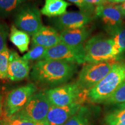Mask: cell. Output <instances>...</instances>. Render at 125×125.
I'll return each instance as SVG.
<instances>
[{"label":"cell","mask_w":125,"mask_h":125,"mask_svg":"<svg viewBox=\"0 0 125 125\" xmlns=\"http://www.w3.org/2000/svg\"><path fill=\"white\" fill-rule=\"evenodd\" d=\"M109 2L114 3V4H118V3H122L124 2L125 0H108Z\"/></svg>","instance_id":"cell-30"},{"label":"cell","mask_w":125,"mask_h":125,"mask_svg":"<svg viewBox=\"0 0 125 125\" xmlns=\"http://www.w3.org/2000/svg\"><path fill=\"white\" fill-rule=\"evenodd\" d=\"M115 42L117 49L122 54L125 52V24L107 30Z\"/></svg>","instance_id":"cell-18"},{"label":"cell","mask_w":125,"mask_h":125,"mask_svg":"<svg viewBox=\"0 0 125 125\" xmlns=\"http://www.w3.org/2000/svg\"><path fill=\"white\" fill-rule=\"evenodd\" d=\"M107 125H125V123H121V122H114L108 123Z\"/></svg>","instance_id":"cell-32"},{"label":"cell","mask_w":125,"mask_h":125,"mask_svg":"<svg viewBox=\"0 0 125 125\" xmlns=\"http://www.w3.org/2000/svg\"><path fill=\"white\" fill-rule=\"evenodd\" d=\"M91 32L92 29L87 26L64 30L60 33L61 42L72 46H82L84 42L89 37Z\"/></svg>","instance_id":"cell-15"},{"label":"cell","mask_w":125,"mask_h":125,"mask_svg":"<svg viewBox=\"0 0 125 125\" xmlns=\"http://www.w3.org/2000/svg\"><path fill=\"white\" fill-rule=\"evenodd\" d=\"M45 93L52 105L65 107L75 103L82 104L87 98V92L75 82L49 89Z\"/></svg>","instance_id":"cell-4"},{"label":"cell","mask_w":125,"mask_h":125,"mask_svg":"<svg viewBox=\"0 0 125 125\" xmlns=\"http://www.w3.org/2000/svg\"><path fill=\"white\" fill-rule=\"evenodd\" d=\"M41 10L32 5H24L16 12L15 26L32 36L43 27Z\"/></svg>","instance_id":"cell-7"},{"label":"cell","mask_w":125,"mask_h":125,"mask_svg":"<svg viewBox=\"0 0 125 125\" xmlns=\"http://www.w3.org/2000/svg\"><path fill=\"white\" fill-rule=\"evenodd\" d=\"M32 46L40 45L46 49L51 48L61 42L60 33L50 26H43L32 36Z\"/></svg>","instance_id":"cell-14"},{"label":"cell","mask_w":125,"mask_h":125,"mask_svg":"<svg viewBox=\"0 0 125 125\" xmlns=\"http://www.w3.org/2000/svg\"><path fill=\"white\" fill-rule=\"evenodd\" d=\"M2 113V97L0 95V117Z\"/></svg>","instance_id":"cell-31"},{"label":"cell","mask_w":125,"mask_h":125,"mask_svg":"<svg viewBox=\"0 0 125 125\" xmlns=\"http://www.w3.org/2000/svg\"><path fill=\"white\" fill-rule=\"evenodd\" d=\"M37 90L35 84L30 83L9 92L6 97L4 104L5 118H10L21 110Z\"/></svg>","instance_id":"cell-9"},{"label":"cell","mask_w":125,"mask_h":125,"mask_svg":"<svg viewBox=\"0 0 125 125\" xmlns=\"http://www.w3.org/2000/svg\"><path fill=\"white\" fill-rule=\"evenodd\" d=\"M8 35V29L6 25L0 23V52L7 48V40Z\"/></svg>","instance_id":"cell-27"},{"label":"cell","mask_w":125,"mask_h":125,"mask_svg":"<svg viewBox=\"0 0 125 125\" xmlns=\"http://www.w3.org/2000/svg\"><path fill=\"white\" fill-rule=\"evenodd\" d=\"M70 5L64 0H45L41 13L49 18H57L65 13Z\"/></svg>","instance_id":"cell-16"},{"label":"cell","mask_w":125,"mask_h":125,"mask_svg":"<svg viewBox=\"0 0 125 125\" xmlns=\"http://www.w3.org/2000/svg\"><path fill=\"white\" fill-rule=\"evenodd\" d=\"M44 60L64 61L76 64H81L86 62L85 48L83 45L72 46L60 42L52 48L46 49L40 60Z\"/></svg>","instance_id":"cell-8"},{"label":"cell","mask_w":125,"mask_h":125,"mask_svg":"<svg viewBox=\"0 0 125 125\" xmlns=\"http://www.w3.org/2000/svg\"><path fill=\"white\" fill-rule=\"evenodd\" d=\"M51 106L45 92H40L34 94L16 115L37 123L45 122Z\"/></svg>","instance_id":"cell-6"},{"label":"cell","mask_w":125,"mask_h":125,"mask_svg":"<svg viewBox=\"0 0 125 125\" xmlns=\"http://www.w3.org/2000/svg\"><path fill=\"white\" fill-rule=\"evenodd\" d=\"M93 14L83 11L66 12L52 20L54 28L57 31L79 29L87 26L93 19Z\"/></svg>","instance_id":"cell-10"},{"label":"cell","mask_w":125,"mask_h":125,"mask_svg":"<svg viewBox=\"0 0 125 125\" xmlns=\"http://www.w3.org/2000/svg\"><path fill=\"white\" fill-rule=\"evenodd\" d=\"M30 74L29 62L20 57L15 51H10L7 78L16 82L27 78Z\"/></svg>","instance_id":"cell-12"},{"label":"cell","mask_w":125,"mask_h":125,"mask_svg":"<svg viewBox=\"0 0 125 125\" xmlns=\"http://www.w3.org/2000/svg\"><path fill=\"white\" fill-rule=\"evenodd\" d=\"M125 81V62H116L109 74L87 93V98L95 104L104 103Z\"/></svg>","instance_id":"cell-2"},{"label":"cell","mask_w":125,"mask_h":125,"mask_svg":"<svg viewBox=\"0 0 125 125\" xmlns=\"http://www.w3.org/2000/svg\"><path fill=\"white\" fill-rule=\"evenodd\" d=\"M87 3V4L92 5H101L104 3L107 2L108 0H84Z\"/></svg>","instance_id":"cell-28"},{"label":"cell","mask_w":125,"mask_h":125,"mask_svg":"<svg viewBox=\"0 0 125 125\" xmlns=\"http://www.w3.org/2000/svg\"><path fill=\"white\" fill-rule=\"evenodd\" d=\"M119 7L121 8V10L122 12L123 16L125 18V1L124 2H122L121 5H119Z\"/></svg>","instance_id":"cell-29"},{"label":"cell","mask_w":125,"mask_h":125,"mask_svg":"<svg viewBox=\"0 0 125 125\" xmlns=\"http://www.w3.org/2000/svg\"><path fill=\"white\" fill-rule=\"evenodd\" d=\"M26 0H0V15L7 17L17 12Z\"/></svg>","instance_id":"cell-20"},{"label":"cell","mask_w":125,"mask_h":125,"mask_svg":"<svg viewBox=\"0 0 125 125\" xmlns=\"http://www.w3.org/2000/svg\"><path fill=\"white\" fill-rule=\"evenodd\" d=\"M125 103L120 105V108H125Z\"/></svg>","instance_id":"cell-33"},{"label":"cell","mask_w":125,"mask_h":125,"mask_svg":"<svg viewBox=\"0 0 125 125\" xmlns=\"http://www.w3.org/2000/svg\"><path fill=\"white\" fill-rule=\"evenodd\" d=\"M46 48L40 45L32 46L31 49L24 54L23 58L28 61H40L46 51Z\"/></svg>","instance_id":"cell-22"},{"label":"cell","mask_w":125,"mask_h":125,"mask_svg":"<svg viewBox=\"0 0 125 125\" xmlns=\"http://www.w3.org/2000/svg\"><path fill=\"white\" fill-rule=\"evenodd\" d=\"M95 15L104 23L106 30L121 26L123 23L124 16L122 12L119 5L108 1L97 6L95 8Z\"/></svg>","instance_id":"cell-11"},{"label":"cell","mask_w":125,"mask_h":125,"mask_svg":"<svg viewBox=\"0 0 125 125\" xmlns=\"http://www.w3.org/2000/svg\"><path fill=\"white\" fill-rule=\"evenodd\" d=\"M38 123L31 121L27 119L14 115L10 118H5L2 125H37Z\"/></svg>","instance_id":"cell-25"},{"label":"cell","mask_w":125,"mask_h":125,"mask_svg":"<svg viewBox=\"0 0 125 125\" xmlns=\"http://www.w3.org/2000/svg\"><path fill=\"white\" fill-rule=\"evenodd\" d=\"M81 107L82 104L80 103H75L65 107L52 105L44 123L46 125H64Z\"/></svg>","instance_id":"cell-13"},{"label":"cell","mask_w":125,"mask_h":125,"mask_svg":"<svg viewBox=\"0 0 125 125\" xmlns=\"http://www.w3.org/2000/svg\"><path fill=\"white\" fill-rule=\"evenodd\" d=\"M10 51L7 48L0 52V79L7 78Z\"/></svg>","instance_id":"cell-23"},{"label":"cell","mask_w":125,"mask_h":125,"mask_svg":"<svg viewBox=\"0 0 125 125\" xmlns=\"http://www.w3.org/2000/svg\"><path fill=\"white\" fill-rule=\"evenodd\" d=\"M125 103V81L103 104L116 105Z\"/></svg>","instance_id":"cell-21"},{"label":"cell","mask_w":125,"mask_h":125,"mask_svg":"<svg viewBox=\"0 0 125 125\" xmlns=\"http://www.w3.org/2000/svg\"><path fill=\"white\" fill-rule=\"evenodd\" d=\"M90 115V109L85 106H82L64 125H89Z\"/></svg>","instance_id":"cell-19"},{"label":"cell","mask_w":125,"mask_h":125,"mask_svg":"<svg viewBox=\"0 0 125 125\" xmlns=\"http://www.w3.org/2000/svg\"><path fill=\"white\" fill-rule=\"evenodd\" d=\"M77 68L76 64L64 61L40 60L33 65L30 75L37 85L52 89L69 81L75 74Z\"/></svg>","instance_id":"cell-1"},{"label":"cell","mask_w":125,"mask_h":125,"mask_svg":"<svg viewBox=\"0 0 125 125\" xmlns=\"http://www.w3.org/2000/svg\"><path fill=\"white\" fill-rule=\"evenodd\" d=\"M37 125H46L44 122H42V123H38Z\"/></svg>","instance_id":"cell-34"},{"label":"cell","mask_w":125,"mask_h":125,"mask_svg":"<svg viewBox=\"0 0 125 125\" xmlns=\"http://www.w3.org/2000/svg\"><path fill=\"white\" fill-rule=\"evenodd\" d=\"M106 124L114 122L125 123V107L114 111L105 116Z\"/></svg>","instance_id":"cell-24"},{"label":"cell","mask_w":125,"mask_h":125,"mask_svg":"<svg viewBox=\"0 0 125 125\" xmlns=\"http://www.w3.org/2000/svg\"><path fill=\"white\" fill-rule=\"evenodd\" d=\"M85 59L88 63L115 61L121 54L111 37L99 34L85 43Z\"/></svg>","instance_id":"cell-3"},{"label":"cell","mask_w":125,"mask_h":125,"mask_svg":"<svg viewBox=\"0 0 125 125\" xmlns=\"http://www.w3.org/2000/svg\"><path fill=\"white\" fill-rule=\"evenodd\" d=\"M115 62L108 61L87 64L81 70L76 83L82 89L89 91L109 74Z\"/></svg>","instance_id":"cell-5"},{"label":"cell","mask_w":125,"mask_h":125,"mask_svg":"<svg viewBox=\"0 0 125 125\" xmlns=\"http://www.w3.org/2000/svg\"><path fill=\"white\" fill-rule=\"evenodd\" d=\"M68 1L75 4L77 7H79L81 11L91 14L95 13L94 6L87 4L84 0H68Z\"/></svg>","instance_id":"cell-26"},{"label":"cell","mask_w":125,"mask_h":125,"mask_svg":"<svg viewBox=\"0 0 125 125\" xmlns=\"http://www.w3.org/2000/svg\"><path fill=\"white\" fill-rule=\"evenodd\" d=\"M9 40L20 53H24L29 50L30 35L18 29L15 25H12L10 27Z\"/></svg>","instance_id":"cell-17"}]
</instances>
